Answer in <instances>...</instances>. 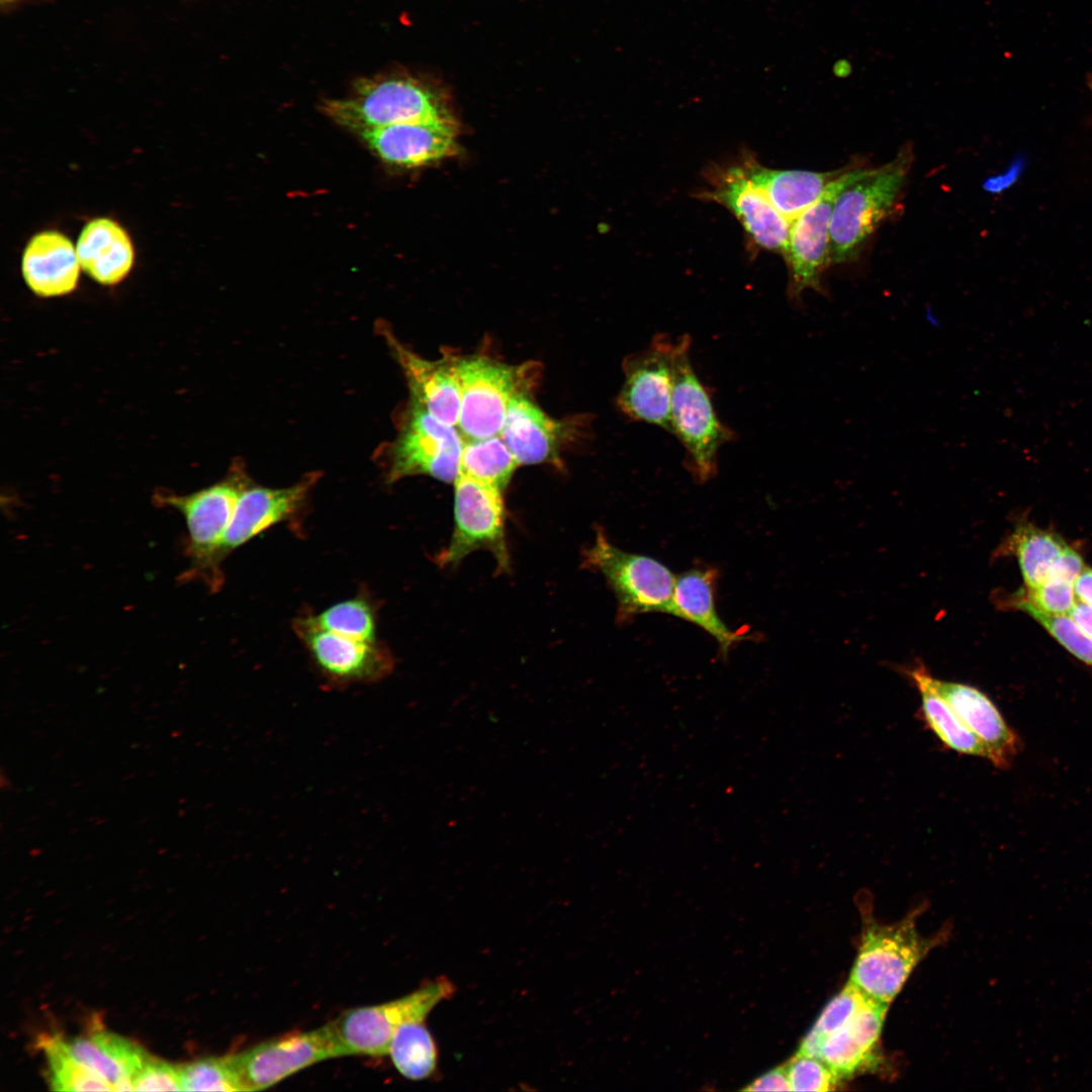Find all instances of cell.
Instances as JSON below:
<instances>
[{
  "label": "cell",
  "instance_id": "9c48e42d",
  "mask_svg": "<svg viewBox=\"0 0 1092 1092\" xmlns=\"http://www.w3.org/2000/svg\"><path fill=\"white\" fill-rule=\"evenodd\" d=\"M453 993L452 982L442 977L398 999L346 1010L330 1022L345 1056H384L400 1025L424 1020Z\"/></svg>",
  "mask_w": 1092,
  "mask_h": 1092
},
{
  "label": "cell",
  "instance_id": "3957f363",
  "mask_svg": "<svg viewBox=\"0 0 1092 1092\" xmlns=\"http://www.w3.org/2000/svg\"><path fill=\"white\" fill-rule=\"evenodd\" d=\"M690 352L691 339L684 335L676 340L670 433L685 448L688 470L703 483L714 477L720 448L736 434L718 418L709 389L694 370Z\"/></svg>",
  "mask_w": 1092,
  "mask_h": 1092
},
{
  "label": "cell",
  "instance_id": "e575fe53",
  "mask_svg": "<svg viewBox=\"0 0 1092 1092\" xmlns=\"http://www.w3.org/2000/svg\"><path fill=\"white\" fill-rule=\"evenodd\" d=\"M1013 605L1035 619L1072 654L1092 665V638L1070 616L1044 612L1018 598Z\"/></svg>",
  "mask_w": 1092,
  "mask_h": 1092
},
{
  "label": "cell",
  "instance_id": "f35d334b",
  "mask_svg": "<svg viewBox=\"0 0 1092 1092\" xmlns=\"http://www.w3.org/2000/svg\"><path fill=\"white\" fill-rule=\"evenodd\" d=\"M1083 568L1084 563L1082 557L1075 550L1067 547L1053 566L1049 577L1074 584Z\"/></svg>",
  "mask_w": 1092,
  "mask_h": 1092
},
{
  "label": "cell",
  "instance_id": "6da1fadb",
  "mask_svg": "<svg viewBox=\"0 0 1092 1092\" xmlns=\"http://www.w3.org/2000/svg\"><path fill=\"white\" fill-rule=\"evenodd\" d=\"M323 111L358 136L397 123H459L446 89L436 81L408 73L362 78L347 96L326 100Z\"/></svg>",
  "mask_w": 1092,
  "mask_h": 1092
},
{
  "label": "cell",
  "instance_id": "7c38bea8",
  "mask_svg": "<svg viewBox=\"0 0 1092 1092\" xmlns=\"http://www.w3.org/2000/svg\"><path fill=\"white\" fill-rule=\"evenodd\" d=\"M293 629L317 673L331 689L375 684L394 669V658L388 648L378 642L360 641L323 629L311 615L297 618Z\"/></svg>",
  "mask_w": 1092,
  "mask_h": 1092
},
{
  "label": "cell",
  "instance_id": "5b68a950",
  "mask_svg": "<svg viewBox=\"0 0 1092 1092\" xmlns=\"http://www.w3.org/2000/svg\"><path fill=\"white\" fill-rule=\"evenodd\" d=\"M583 564L605 577L617 600L619 622L646 613L672 614L675 576L657 559L620 549L598 529Z\"/></svg>",
  "mask_w": 1092,
  "mask_h": 1092
},
{
  "label": "cell",
  "instance_id": "5bb4252c",
  "mask_svg": "<svg viewBox=\"0 0 1092 1092\" xmlns=\"http://www.w3.org/2000/svg\"><path fill=\"white\" fill-rule=\"evenodd\" d=\"M675 352L676 340L657 334L647 348L625 359L617 404L627 418L671 432Z\"/></svg>",
  "mask_w": 1092,
  "mask_h": 1092
},
{
  "label": "cell",
  "instance_id": "277c9868",
  "mask_svg": "<svg viewBox=\"0 0 1092 1092\" xmlns=\"http://www.w3.org/2000/svg\"><path fill=\"white\" fill-rule=\"evenodd\" d=\"M910 146L889 163L868 169L837 196L830 220V263L856 258L864 242L890 212L913 162Z\"/></svg>",
  "mask_w": 1092,
  "mask_h": 1092
},
{
  "label": "cell",
  "instance_id": "2e32d148",
  "mask_svg": "<svg viewBox=\"0 0 1092 1092\" xmlns=\"http://www.w3.org/2000/svg\"><path fill=\"white\" fill-rule=\"evenodd\" d=\"M318 477L313 472L283 488L265 487L250 481L237 502L220 547V561L269 528L292 520L303 508Z\"/></svg>",
  "mask_w": 1092,
  "mask_h": 1092
},
{
  "label": "cell",
  "instance_id": "ffe728a7",
  "mask_svg": "<svg viewBox=\"0 0 1092 1092\" xmlns=\"http://www.w3.org/2000/svg\"><path fill=\"white\" fill-rule=\"evenodd\" d=\"M739 165L747 178L790 223L819 200L830 184L849 168L825 173L770 169L750 154H744Z\"/></svg>",
  "mask_w": 1092,
  "mask_h": 1092
},
{
  "label": "cell",
  "instance_id": "b9f144b4",
  "mask_svg": "<svg viewBox=\"0 0 1092 1092\" xmlns=\"http://www.w3.org/2000/svg\"><path fill=\"white\" fill-rule=\"evenodd\" d=\"M1077 601L1092 605V568H1083L1074 582Z\"/></svg>",
  "mask_w": 1092,
  "mask_h": 1092
},
{
  "label": "cell",
  "instance_id": "d6a6232c",
  "mask_svg": "<svg viewBox=\"0 0 1092 1092\" xmlns=\"http://www.w3.org/2000/svg\"><path fill=\"white\" fill-rule=\"evenodd\" d=\"M868 998L848 981L824 1007L811 1030L803 1038L798 1053L818 1058L823 1040L846 1023Z\"/></svg>",
  "mask_w": 1092,
  "mask_h": 1092
},
{
  "label": "cell",
  "instance_id": "e0dca14e",
  "mask_svg": "<svg viewBox=\"0 0 1092 1092\" xmlns=\"http://www.w3.org/2000/svg\"><path fill=\"white\" fill-rule=\"evenodd\" d=\"M459 123L406 122L376 128L359 135L381 162L414 169L455 156L459 152Z\"/></svg>",
  "mask_w": 1092,
  "mask_h": 1092
},
{
  "label": "cell",
  "instance_id": "ac0fdd59",
  "mask_svg": "<svg viewBox=\"0 0 1092 1092\" xmlns=\"http://www.w3.org/2000/svg\"><path fill=\"white\" fill-rule=\"evenodd\" d=\"M377 326L405 375L412 400L443 423L457 426L461 396L453 361L425 360L403 346L386 324Z\"/></svg>",
  "mask_w": 1092,
  "mask_h": 1092
},
{
  "label": "cell",
  "instance_id": "83f0119b",
  "mask_svg": "<svg viewBox=\"0 0 1092 1092\" xmlns=\"http://www.w3.org/2000/svg\"><path fill=\"white\" fill-rule=\"evenodd\" d=\"M1010 549L1018 559L1026 589L1040 586L1068 547L1057 534L1031 525H1020L1009 541Z\"/></svg>",
  "mask_w": 1092,
  "mask_h": 1092
},
{
  "label": "cell",
  "instance_id": "9a60e30c",
  "mask_svg": "<svg viewBox=\"0 0 1092 1092\" xmlns=\"http://www.w3.org/2000/svg\"><path fill=\"white\" fill-rule=\"evenodd\" d=\"M707 180L710 187L698 192L697 198L724 206L738 219L753 246L784 256L791 223L747 178L739 163L711 167Z\"/></svg>",
  "mask_w": 1092,
  "mask_h": 1092
},
{
  "label": "cell",
  "instance_id": "4fadbf2b",
  "mask_svg": "<svg viewBox=\"0 0 1092 1092\" xmlns=\"http://www.w3.org/2000/svg\"><path fill=\"white\" fill-rule=\"evenodd\" d=\"M868 169L849 168L836 178L823 196L791 222L784 254L789 269L788 295L800 301L806 289L824 293L822 275L830 263V220L835 200Z\"/></svg>",
  "mask_w": 1092,
  "mask_h": 1092
},
{
  "label": "cell",
  "instance_id": "8992f818",
  "mask_svg": "<svg viewBox=\"0 0 1092 1092\" xmlns=\"http://www.w3.org/2000/svg\"><path fill=\"white\" fill-rule=\"evenodd\" d=\"M915 913L894 924L867 922L849 982L868 997L889 1004L933 945L922 937Z\"/></svg>",
  "mask_w": 1092,
  "mask_h": 1092
},
{
  "label": "cell",
  "instance_id": "4dcf8cb0",
  "mask_svg": "<svg viewBox=\"0 0 1092 1092\" xmlns=\"http://www.w3.org/2000/svg\"><path fill=\"white\" fill-rule=\"evenodd\" d=\"M49 1065V1082L56 1091H114L97 1073L76 1060L64 1038L54 1035L40 1042Z\"/></svg>",
  "mask_w": 1092,
  "mask_h": 1092
},
{
  "label": "cell",
  "instance_id": "d6986e66",
  "mask_svg": "<svg viewBox=\"0 0 1092 1092\" xmlns=\"http://www.w3.org/2000/svg\"><path fill=\"white\" fill-rule=\"evenodd\" d=\"M933 687L961 721L982 741L988 759L1005 767L1015 755L1018 740L994 703L975 687L935 678Z\"/></svg>",
  "mask_w": 1092,
  "mask_h": 1092
},
{
  "label": "cell",
  "instance_id": "7bdbcfd3",
  "mask_svg": "<svg viewBox=\"0 0 1092 1092\" xmlns=\"http://www.w3.org/2000/svg\"><path fill=\"white\" fill-rule=\"evenodd\" d=\"M26 0H0L2 9H9Z\"/></svg>",
  "mask_w": 1092,
  "mask_h": 1092
},
{
  "label": "cell",
  "instance_id": "ab89813d",
  "mask_svg": "<svg viewBox=\"0 0 1092 1092\" xmlns=\"http://www.w3.org/2000/svg\"><path fill=\"white\" fill-rule=\"evenodd\" d=\"M746 1091H791L787 1071L784 1068L774 1069L754 1080Z\"/></svg>",
  "mask_w": 1092,
  "mask_h": 1092
},
{
  "label": "cell",
  "instance_id": "44dd1931",
  "mask_svg": "<svg viewBox=\"0 0 1092 1092\" xmlns=\"http://www.w3.org/2000/svg\"><path fill=\"white\" fill-rule=\"evenodd\" d=\"M889 1004L868 998L859 1010L822 1042L818 1059L842 1079L874 1062Z\"/></svg>",
  "mask_w": 1092,
  "mask_h": 1092
},
{
  "label": "cell",
  "instance_id": "f1b7e54d",
  "mask_svg": "<svg viewBox=\"0 0 1092 1092\" xmlns=\"http://www.w3.org/2000/svg\"><path fill=\"white\" fill-rule=\"evenodd\" d=\"M388 1054L398 1072L411 1080L426 1079L437 1067V1046L424 1020L400 1025L392 1036Z\"/></svg>",
  "mask_w": 1092,
  "mask_h": 1092
},
{
  "label": "cell",
  "instance_id": "30bf717a",
  "mask_svg": "<svg viewBox=\"0 0 1092 1092\" xmlns=\"http://www.w3.org/2000/svg\"><path fill=\"white\" fill-rule=\"evenodd\" d=\"M462 446L454 426L412 400L400 432L387 449L386 478L395 482L421 474L454 482L460 471Z\"/></svg>",
  "mask_w": 1092,
  "mask_h": 1092
},
{
  "label": "cell",
  "instance_id": "ee69618b",
  "mask_svg": "<svg viewBox=\"0 0 1092 1092\" xmlns=\"http://www.w3.org/2000/svg\"><path fill=\"white\" fill-rule=\"evenodd\" d=\"M1092 87V86H1091Z\"/></svg>",
  "mask_w": 1092,
  "mask_h": 1092
},
{
  "label": "cell",
  "instance_id": "7402d4cb",
  "mask_svg": "<svg viewBox=\"0 0 1092 1092\" xmlns=\"http://www.w3.org/2000/svg\"><path fill=\"white\" fill-rule=\"evenodd\" d=\"M80 268L72 242L57 231L34 235L24 248L21 260L26 285L41 297L72 292L78 284Z\"/></svg>",
  "mask_w": 1092,
  "mask_h": 1092
},
{
  "label": "cell",
  "instance_id": "f546056e",
  "mask_svg": "<svg viewBox=\"0 0 1092 1092\" xmlns=\"http://www.w3.org/2000/svg\"><path fill=\"white\" fill-rule=\"evenodd\" d=\"M519 463L499 435L463 443L460 471L503 489Z\"/></svg>",
  "mask_w": 1092,
  "mask_h": 1092
},
{
  "label": "cell",
  "instance_id": "484cf974",
  "mask_svg": "<svg viewBox=\"0 0 1092 1092\" xmlns=\"http://www.w3.org/2000/svg\"><path fill=\"white\" fill-rule=\"evenodd\" d=\"M82 270L102 285H115L130 272L134 251L128 234L116 221L98 217L88 221L77 240Z\"/></svg>",
  "mask_w": 1092,
  "mask_h": 1092
},
{
  "label": "cell",
  "instance_id": "7a4b0ae2",
  "mask_svg": "<svg viewBox=\"0 0 1092 1092\" xmlns=\"http://www.w3.org/2000/svg\"><path fill=\"white\" fill-rule=\"evenodd\" d=\"M251 479L237 464L220 481L188 494L155 493V503L177 510L188 532L186 554L190 566L186 580L197 579L211 590L222 583L220 547L242 490Z\"/></svg>",
  "mask_w": 1092,
  "mask_h": 1092
},
{
  "label": "cell",
  "instance_id": "74e56055",
  "mask_svg": "<svg viewBox=\"0 0 1092 1092\" xmlns=\"http://www.w3.org/2000/svg\"><path fill=\"white\" fill-rule=\"evenodd\" d=\"M182 1091L179 1068L148 1057L132 1078V1091Z\"/></svg>",
  "mask_w": 1092,
  "mask_h": 1092
},
{
  "label": "cell",
  "instance_id": "60d3db41",
  "mask_svg": "<svg viewBox=\"0 0 1092 1092\" xmlns=\"http://www.w3.org/2000/svg\"><path fill=\"white\" fill-rule=\"evenodd\" d=\"M1069 616L1085 634L1092 638V605L1076 600Z\"/></svg>",
  "mask_w": 1092,
  "mask_h": 1092
},
{
  "label": "cell",
  "instance_id": "603a6c76",
  "mask_svg": "<svg viewBox=\"0 0 1092 1092\" xmlns=\"http://www.w3.org/2000/svg\"><path fill=\"white\" fill-rule=\"evenodd\" d=\"M68 1052L107 1081L114 1091H132V1078L150 1056L131 1040L94 1025L85 1034L64 1039Z\"/></svg>",
  "mask_w": 1092,
  "mask_h": 1092
},
{
  "label": "cell",
  "instance_id": "836d02e7",
  "mask_svg": "<svg viewBox=\"0 0 1092 1092\" xmlns=\"http://www.w3.org/2000/svg\"><path fill=\"white\" fill-rule=\"evenodd\" d=\"M178 1068L182 1091H243L229 1056L200 1059Z\"/></svg>",
  "mask_w": 1092,
  "mask_h": 1092
},
{
  "label": "cell",
  "instance_id": "4316f807",
  "mask_svg": "<svg viewBox=\"0 0 1092 1092\" xmlns=\"http://www.w3.org/2000/svg\"><path fill=\"white\" fill-rule=\"evenodd\" d=\"M921 698V716L928 728L947 748L961 754L988 758L982 741L961 721L933 687V676L923 663L904 668Z\"/></svg>",
  "mask_w": 1092,
  "mask_h": 1092
},
{
  "label": "cell",
  "instance_id": "8d00e7d4",
  "mask_svg": "<svg viewBox=\"0 0 1092 1092\" xmlns=\"http://www.w3.org/2000/svg\"><path fill=\"white\" fill-rule=\"evenodd\" d=\"M1016 598L1051 614L1067 615L1076 603L1074 584L1052 577L1040 586L1026 589Z\"/></svg>",
  "mask_w": 1092,
  "mask_h": 1092
},
{
  "label": "cell",
  "instance_id": "52a82bcc",
  "mask_svg": "<svg viewBox=\"0 0 1092 1092\" xmlns=\"http://www.w3.org/2000/svg\"><path fill=\"white\" fill-rule=\"evenodd\" d=\"M460 386L458 431L467 440L499 435L512 398L526 386L525 366H510L486 357L453 361Z\"/></svg>",
  "mask_w": 1092,
  "mask_h": 1092
},
{
  "label": "cell",
  "instance_id": "1f68e13d",
  "mask_svg": "<svg viewBox=\"0 0 1092 1092\" xmlns=\"http://www.w3.org/2000/svg\"><path fill=\"white\" fill-rule=\"evenodd\" d=\"M323 629L352 639L377 642L375 611L364 598H352L312 616Z\"/></svg>",
  "mask_w": 1092,
  "mask_h": 1092
},
{
  "label": "cell",
  "instance_id": "d590c367",
  "mask_svg": "<svg viewBox=\"0 0 1092 1092\" xmlns=\"http://www.w3.org/2000/svg\"><path fill=\"white\" fill-rule=\"evenodd\" d=\"M793 1091L834 1090L840 1080L820 1059L797 1054L786 1066Z\"/></svg>",
  "mask_w": 1092,
  "mask_h": 1092
},
{
  "label": "cell",
  "instance_id": "ba28073f",
  "mask_svg": "<svg viewBox=\"0 0 1092 1092\" xmlns=\"http://www.w3.org/2000/svg\"><path fill=\"white\" fill-rule=\"evenodd\" d=\"M454 493V529L439 556L441 565L457 566L470 553L486 550L500 572L509 571L502 489L459 471Z\"/></svg>",
  "mask_w": 1092,
  "mask_h": 1092
},
{
  "label": "cell",
  "instance_id": "8fae6325",
  "mask_svg": "<svg viewBox=\"0 0 1092 1092\" xmlns=\"http://www.w3.org/2000/svg\"><path fill=\"white\" fill-rule=\"evenodd\" d=\"M331 1022L292 1031L229 1056L243 1091L269 1088L315 1063L344 1057Z\"/></svg>",
  "mask_w": 1092,
  "mask_h": 1092
},
{
  "label": "cell",
  "instance_id": "cb8c5ba5",
  "mask_svg": "<svg viewBox=\"0 0 1092 1092\" xmlns=\"http://www.w3.org/2000/svg\"><path fill=\"white\" fill-rule=\"evenodd\" d=\"M718 570L710 566L693 567L675 576L671 616L693 623L718 644L721 656L745 640L742 632L731 630L716 609Z\"/></svg>",
  "mask_w": 1092,
  "mask_h": 1092
},
{
  "label": "cell",
  "instance_id": "d4e9b609",
  "mask_svg": "<svg viewBox=\"0 0 1092 1092\" xmlns=\"http://www.w3.org/2000/svg\"><path fill=\"white\" fill-rule=\"evenodd\" d=\"M563 430L523 392L510 401L499 436L519 465L539 464L556 460Z\"/></svg>",
  "mask_w": 1092,
  "mask_h": 1092
}]
</instances>
